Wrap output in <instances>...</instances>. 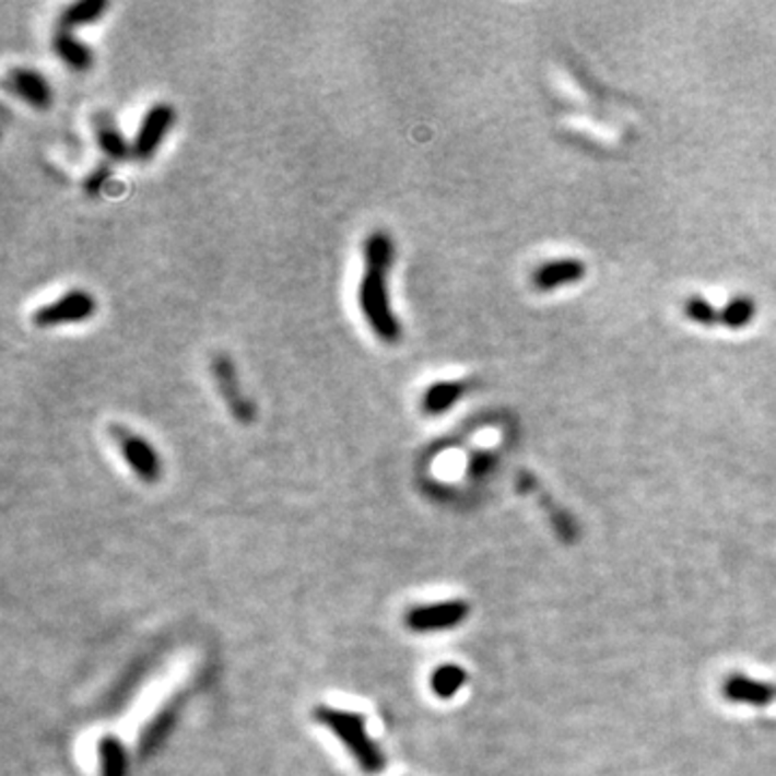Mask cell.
<instances>
[{"instance_id":"8","label":"cell","mask_w":776,"mask_h":776,"mask_svg":"<svg viewBox=\"0 0 776 776\" xmlns=\"http://www.w3.org/2000/svg\"><path fill=\"white\" fill-rule=\"evenodd\" d=\"M4 84L15 97H20L24 104H28L35 110H46L52 104L55 93L48 78L33 68L9 70Z\"/></svg>"},{"instance_id":"14","label":"cell","mask_w":776,"mask_h":776,"mask_svg":"<svg viewBox=\"0 0 776 776\" xmlns=\"http://www.w3.org/2000/svg\"><path fill=\"white\" fill-rule=\"evenodd\" d=\"M99 776H128L130 757L124 742L117 736H102L97 742Z\"/></svg>"},{"instance_id":"9","label":"cell","mask_w":776,"mask_h":776,"mask_svg":"<svg viewBox=\"0 0 776 776\" xmlns=\"http://www.w3.org/2000/svg\"><path fill=\"white\" fill-rule=\"evenodd\" d=\"M585 272H587V266L576 257L548 261L533 272V287L538 292H552V290L583 281Z\"/></svg>"},{"instance_id":"7","label":"cell","mask_w":776,"mask_h":776,"mask_svg":"<svg viewBox=\"0 0 776 776\" xmlns=\"http://www.w3.org/2000/svg\"><path fill=\"white\" fill-rule=\"evenodd\" d=\"M173 124H175V108L166 102L154 104L145 113V117L137 130V137L132 141V157L139 162L152 160L155 152L160 150V145L164 143L166 134L171 132Z\"/></svg>"},{"instance_id":"18","label":"cell","mask_w":776,"mask_h":776,"mask_svg":"<svg viewBox=\"0 0 776 776\" xmlns=\"http://www.w3.org/2000/svg\"><path fill=\"white\" fill-rule=\"evenodd\" d=\"M363 259H365V266L392 268V263H395L392 237L383 230L369 233L363 242Z\"/></svg>"},{"instance_id":"13","label":"cell","mask_w":776,"mask_h":776,"mask_svg":"<svg viewBox=\"0 0 776 776\" xmlns=\"http://www.w3.org/2000/svg\"><path fill=\"white\" fill-rule=\"evenodd\" d=\"M465 390V383H454V380H440V383L430 385L423 390V397H421L423 414L440 416L443 412L451 410L460 401Z\"/></svg>"},{"instance_id":"5","label":"cell","mask_w":776,"mask_h":776,"mask_svg":"<svg viewBox=\"0 0 776 776\" xmlns=\"http://www.w3.org/2000/svg\"><path fill=\"white\" fill-rule=\"evenodd\" d=\"M110 436L119 447V454L124 456L126 465L130 466V470L145 483H157L162 477V460L154 449V445L150 440H145L143 436L132 434L126 427L113 425L110 427Z\"/></svg>"},{"instance_id":"6","label":"cell","mask_w":776,"mask_h":776,"mask_svg":"<svg viewBox=\"0 0 776 776\" xmlns=\"http://www.w3.org/2000/svg\"><path fill=\"white\" fill-rule=\"evenodd\" d=\"M470 615V604L465 600H445L436 604L414 607L405 613L403 623L410 632L425 634V632H443L462 625Z\"/></svg>"},{"instance_id":"1","label":"cell","mask_w":776,"mask_h":776,"mask_svg":"<svg viewBox=\"0 0 776 776\" xmlns=\"http://www.w3.org/2000/svg\"><path fill=\"white\" fill-rule=\"evenodd\" d=\"M313 716L348 749V753L354 757V762L363 773L378 775L385 771L387 766L385 753L369 736L367 720L361 714L339 709L332 705H317Z\"/></svg>"},{"instance_id":"15","label":"cell","mask_w":776,"mask_h":776,"mask_svg":"<svg viewBox=\"0 0 776 776\" xmlns=\"http://www.w3.org/2000/svg\"><path fill=\"white\" fill-rule=\"evenodd\" d=\"M179 716V705L177 703H168L164 705V709L155 716L154 720L145 727V731L141 733V755L150 757L155 749L166 740V736L173 731L175 720Z\"/></svg>"},{"instance_id":"16","label":"cell","mask_w":776,"mask_h":776,"mask_svg":"<svg viewBox=\"0 0 776 776\" xmlns=\"http://www.w3.org/2000/svg\"><path fill=\"white\" fill-rule=\"evenodd\" d=\"M106 11H108V2L106 0H78V2L68 4L61 11L59 31L74 33V28L97 22Z\"/></svg>"},{"instance_id":"21","label":"cell","mask_w":776,"mask_h":776,"mask_svg":"<svg viewBox=\"0 0 776 776\" xmlns=\"http://www.w3.org/2000/svg\"><path fill=\"white\" fill-rule=\"evenodd\" d=\"M110 175H113L110 164H99V166H95V168L84 177V181H82L84 195H86V197H99V195L104 192V186L108 184Z\"/></svg>"},{"instance_id":"20","label":"cell","mask_w":776,"mask_h":776,"mask_svg":"<svg viewBox=\"0 0 776 776\" xmlns=\"http://www.w3.org/2000/svg\"><path fill=\"white\" fill-rule=\"evenodd\" d=\"M684 315L695 321L698 326H718L720 324V310L714 309L705 298L691 296L684 305Z\"/></svg>"},{"instance_id":"2","label":"cell","mask_w":776,"mask_h":776,"mask_svg":"<svg viewBox=\"0 0 776 776\" xmlns=\"http://www.w3.org/2000/svg\"><path fill=\"white\" fill-rule=\"evenodd\" d=\"M388 272L390 268L383 266H365L361 274L356 301L363 319L378 341L395 345L401 341V321L392 310L390 294H388Z\"/></svg>"},{"instance_id":"12","label":"cell","mask_w":776,"mask_h":776,"mask_svg":"<svg viewBox=\"0 0 776 776\" xmlns=\"http://www.w3.org/2000/svg\"><path fill=\"white\" fill-rule=\"evenodd\" d=\"M93 132H95V141H97V148L102 150V154L108 155L115 162H124V160L132 157V143L126 141V137L121 134V130L115 126V121L108 115L95 117Z\"/></svg>"},{"instance_id":"10","label":"cell","mask_w":776,"mask_h":776,"mask_svg":"<svg viewBox=\"0 0 776 776\" xmlns=\"http://www.w3.org/2000/svg\"><path fill=\"white\" fill-rule=\"evenodd\" d=\"M722 697L731 703L766 707L776 698V689L773 684L746 678L742 673H733L722 682Z\"/></svg>"},{"instance_id":"3","label":"cell","mask_w":776,"mask_h":776,"mask_svg":"<svg viewBox=\"0 0 776 776\" xmlns=\"http://www.w3.org/2000/svg\"><path fill=\"white\" fill-rule=\"evenodd\" d=\"M210 369H212L214 385L219 388L225 405L230 408L233 419L239 425H250L257 419V410H255V403L248 399V395L244 392V388L239 385L237 369H235L232 356L225 354V352L214 354Z\"/></svg>"},{"instance_id":"4","label":"cell","mask_w":776,"mask_h":776,"mask_svg":"<svg viewBox=\"0 0 776 776\" xmlns=\"http://www.w3.org/2000/svg\"><path fill=\"white\" fill-rule=\"evenodd\" d=\"M97 310V301L86 290H70L57 301L35 309L31 321L37 328H57L66 324L89 321Z\"/></svg>"},{"instance_id":"17","label":"cell","mask_w":776,"mask_h":776,"mask_svg":"<svg viewBox=\"0 0 776 776\" xmlns=\"http://www.w3.org/2000/svg\"><path fill=\"white\" fill-rule=\"evenodd\" d=\"M466 682L468 673L460 665H440L430 678V689L438 698H451L465 689Z\"/></svg>"},{"instance_id":"22","label":"cell","mask_w":776,"mask_h":776,"mask_svg":"<svg viewBox=\"0 0 776 776\" xmlns=\"http://www.w3.org/2000/svg\"><path fill=\"white\" fill-rule=\"evenodd\" d=\"M490 466H492V462H490L487 456H477V458L470 462V472L477 474V477H483V474H487Z\"/></svg>"},{"instance_id":"11","label":"cell","mask_w":776,"mask_h":776,"mask_svg":"<svg viewBox=\"0 0 776 776\" xmlns=\"http://www.w3.org/2000/svg\"><path fill=\"white\" fill-rule=\"evenodd\" d=\"M52 48L55 55L61 59L63 66H68L72 72H89L93 66V52L91 48L80 42L74 33L70 31H59L52 37Z\"/></svg>"},{"instance_id":"19","label":"cell","mask_w":776,"mask_h":776,"mask_svg":"<svg viewBox=\"0 0 776 776\" xmlns=\"http://www.w3.org/2000/svg\"><path fill=\"white\" fill-rule=\"evenodd\" d=\"M755 303L746 296L733 298L725 309H720V324L731 328V330H740L746 328L753 319H755Z\"/></svg>"}]
</instances>
